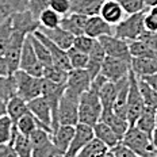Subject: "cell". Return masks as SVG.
Masks as SVG:
<instances>
[{"mask_svg": "<svg viewBox=\"0 0 157 157\" xmlns=\"http://www.w3.org/2000/svg\"><path fill=\"white\" fill-rule=\"evenodd\" d=\"M103 106L99 99V91L91 87L80 96L78 102V123L95 126L100 121Z\"/></svg>", "mask_w": 157, "mask_h": 157, "instance_id": "6da1fadb", "label": "cell"}, {"mask_svg": "<svg viewBox=\"0 0 157 157\" xmlns=\"http://www.w3.org/2000/svg\"><path fill=\"white\" fill-rule=\"evenodd\" d=\"M123 145L130 150H133L136 155L141 157H156L157 149L152 142V137L146 133L141 132L137 126H130L123 136L122 141Z\"/></svg>", "mask_w": 157, "mask_h": 157, "instance_id": "7a4b0ae2", "label": "cell"}, {"mask_svg": "<svg viewBox=\"0 0 157 157\" xmlns=\"http://www.w3.org/2000/svg\"><path fill=\"white\" fill-rule=\"evenodd\" d=\"M145 8L144 11L136 12V14L129 15L126 19L119 22L115 27H114V35L121 39H125L127 42L137 41L141 34L145 31V26H144V18L146 14Z\"/></svg>", "mask_w": 157, "mask_h": 157, "instance_id": "3957f363", "label": "cell"}, {"mask_svg": "<svg viewBox=\"0 0 157 157\" xmlns=\"http://www.w3.org/2000/svg\"><path fill=\"white\" fill-rule=\"evenodd\" d=\"M15 86H16V95L25 100L30 102L35 98L42 95V77H35L26 72L18 69L14 75Z\"/></svg>", "mask_w": 157, "mask_h": 157, "instance_id": "277c9868", "label": "cell"}, {"mask_svg": "<svg viewBox=\"0 0 157 157\" xmlns=\"http://www.w3.org/2000/svg\"><path fill=\"white\" fill-rule=\"evenodd\" d=\"M145 103H144V98L141 95L138 87V76L130 71L129 73V95H127V121H129L130 126L136 123L138 117L145 109Z\"/></svg>", "mask_w": 157, "mask_h": 157, "instance_id": "5b68a950", "label": "cell"}, {"mask_svg": "<svg viewBox=\"0 0 157 157\" xmlns=\"http://www.w3.org/2000/svg\"><path fill=\"white\" fill-rule=\"evenodd\" d=\"M29 34L18 30H12L11 35H10V41L7 45L4 53V60L8 65V71H10V76L15 73L19 69V63H21V56H22V50H23V45L25 41L27 38Z\"/></svg>", "mask_w": 157, "mask_h": 157, "instance_id": "8992f818", "label": "cell"}, {"mask_svg": "<svg viewBox=\"0 0 157 157\" xmlns=\"http://www.w3.org/2000/svg\"><path fill=\"white\" fill-rule=\"evenodd\" d=\"M33 144V156L31 157H57L64 155L56 148L52 141V133L45 129H37L30 136Z\"/></svg>", "mask_w": 157, "mask_h": 157, "instance_id": "52a82bcc", "label": "cell"}, {"mask_svg": "<svg viewBox=\"0 0 157 157\" xmlns=\"http://www.w3.org/2000/svg\"><path fill=\"white\" fill-rule=\"evenodd\" d=\"M130 71H132V61L106 56L100 75H103L111 83H118L129 76Z\"/></svg>", "mask_w": 157, "mask_h": 157, "instance_id": "ba28073f", "label": "cell"}, {"mask_svg": "<svg viewBox=\"0 0 157 157\" xmlns=\"http://www.w3.org/2000/svg\"><path fill=\"white\" fill-rule=\"evenodd\" d=\"M78 102L80 98L73 96L65 91L58 106V123L67 126H76L78 123Z\"/></svg>", "mask_w": 157, "mask_h": 157, "instance_id": "9c48e42d", "label": "cell"}, {"mask_svg": "<svg viewBox=\"0 0 157 157\" xmlns=\"http://www.w3.org/2000/svg\"><path fill=\"white\" fill-rule=\"evenodd\" d=\"M19 69L26 72V73H29V75H31V76L44 77V65L38 60L29 35H27V38H26L25 45H23V50H22V56H21V63H19Z\"/></svg>", "mask_w": 157, "mask_h": 157, "instance_id": "30bf717a", "label": "cell"}, {"mask_svg": "<svg viewBox=\"0 0 157 157\" xmlns=\"http://www.w3.org/2000/svg\"><path fill=\"white\" fill-rule=\"evenodd\" d=\"M98 41L103 46L106 56L132 61V54H130L129 50V42L125 41V39H121L115 37V35H104V37H100Z\"/></svg>", "mask_w": 157, "mask_h": 157, "instance_id": "8fae6325", "label": "cell"}, {"mask_svg": "<svg viewBox=\"0 0 157 157\" xmlns=\"http://www.w3.org/2000/svg\"><path fill=\"white\" fill-rule=\"evenodd\" d=\"M91 84H92V77L90 76L87 69H72L68 73L65 91L73 96L80 98L86 91L91 88Z\"/></svg>", "mask_w": 157, "mask_h": 157, "instance_id": "7c38bea8", "label": "cell"}, {"mask_svg": "<svg viewBox=\"0 0 157 157\" xmlns=\"http://www.w3.org/2000/svg\"><path fill=\"white\" fill-rule=\"evenodd\" d=\"M94 138L95 134L92 126L84 125V123H77L76 127H75L73 140H72L68 152L65 153V157H76L80 153V150Z\"/></svg>", "mask_w": 157, "mask_h": 157, "instance_id": "4fadbf2b", "label": "cell"}, {"mask_svg": "<svg viewBox=\"0 0 157 157\" xmlns=\"http://www.w3.org/2000/svg\"><path fill=\"white\" fill-rule=\"evenodd\" d=\"M34 35L49 49L50 56H52V60H53V64L56 65V67L61 68V69H64L67 72L72 71V67L69 64V58H68V52L67 50H64V49H61L60 46H57V45H56L53 41H50V39H49L41 30H37L34 33Z\"/></svg>", "mask_w": 157, "mask_h": 157, "instance_id": "5bb4252c", "label": "cell"}, {"mask_svg": "<svg viewBox=\"0 0 157 157\" xmlns=\"http://www.w3.org/2000/svg\"><path fill=\"white\" fill-rule=\"evenodd\" d=\"M10 18H11L12 30H18V31L26 33V34H33V33L39 30L38 19H35L29 10L12 14L10 15Z\"/></svg>", "mask_w": 157, "mask_h": 157, "instance_id": "9a60e30c", "label": "cell"}, {"mask_svg": "<svg viewBox=\"0 0 157 157\" xmlns=\"http://www.w3.org/2000/svg\"><path fill=\"white\" fill-rule=\"evenodd\" d=\"M29 106V110H30V113L34 115L37 119L41 123H44V125L49 126L52 129V125H53V117H52V109L50 106H49L48 100L45 99L44 96H38L35 98V99L30 100V102L27 103ZM53 132V130H52Z\"/></svg>", "mask_w": 157, "mask_h": 157, "instance_id": "2e32d148", "label": "cell"}, {"mask_svg": "<svg viewBox=\"0 0 157 157\" xmlns=\"http://www.w3.org/2000/svg\"><path fill=\"white\" fill-rule=\"evenodd\" d=\"M86 35L94 39H99L104 35H114V29L100 15L90 16L86 26Z\"/></svg>", "mask_w": 157, "mask_h": 157, "instance_id": "e0dca14e", "label": "cell"}, {"mask_svg": "<svg viewBox=\"0 0 157 157\" xmlns=\"http://www.w3.org/2000/svg\"><path fill=\"white\" fill-rule=\"evenodd\" d=\"M75 127L76 126L60 125L52 133V141H53V144L56 145V148L60 150L61 153H64V155L68 152L72 140H73Z\"/></svg>", "mask_w": 157, "mask_h": 157, "instance_id": "ac0fdd59", "label": "cell"}, {"mask_svg": "<svg viewBox=\"0 0 157 157\" xmlns=\"http://www.w3.org/2000/svg\"><path fill=\"white\" fill-rule=\"evenodd\" d=\"M123 14H126L123 11V8L121 7V4L115 0H104L102 8H100V16L111 26H117L119 22L123 21Z\"/></svg>", "mask_w": 157, "mask_h": 157, "instance_id": "d6986e66", "label": "cell"}, {"mask_svg": "<svg viewBox=\"0 0 157 157\" xmlns=\"http://www.w3.org/2000/svg\"><path fill=\"white\" fill-rule=\"evenodd\" d=\"M87 21H88V16L71 12V14H68L67 16H63L61 27L65 29L67 31H69L75 37H78V35L86 34Z\"/></svg>", "mask_w": 157, "mask_h": 157, "instance_id": "ffe728a7", "label": "cell"}, {"mask_svg": "<svg viewBox=\"0 0 157 157\" xmlns=\"http://www.w3.org/2000/svg\"><path fill=\"white\" fill-rule=\"evenodd\" d=\"M104 0H69L71 12L86 16H96L100 14Z\"/></svg>", "mask_w": 157, "mask_h": 157, "instance_id": "44dd1931", "label": "cell"}, {"mask_svg": "<svg viewBox=\"0 0 157 157\" xmlns=\"http://www.w3.org/2000/svg\"><path fill=\"white\" fill-rule=\"evenodd\" d=\"M39 30L44 33L50 41H53L57 46H60L64 50H68V49L73 46L75 35H72L69 31H67L61 26L56 29H39Z\"/></svg>", "mask_w": 157, "mask_h": 157, "instance_id": "7402d4cb", "label": "cell"}, {"mask_svg": "<svg viewBox=\"0 0 157 157\" xmlns=\"http://www.w3.org/2000/svg\"><path fill=\"white\" fill-rule=\"evenodd\" d=\"M127 95H129V76L118 81V94L113 111L118 117L127 119Z\"/></svg>", "mask_w": 157, "mask_h": 157, "instance_id": "603a6c76", "label": "cell"}, {"mask_svg": "<svg viewBox=\"0 0 157 157\" xmlns=\"http://www.w3.org/2000/svg\"><path fill=\"white\" fill-rule=\"evenodd\" d=\"M104 58H106V53H104V50H103V46L100 45L99 41H96L94 49L90 52V54H88V64L86 68L87 72L90 73V76L92 77V80L100 73V71H102Z\"/></svg>", "mask_w": 157, "mask_h": 157, "instance_id": "cb8c5ba5", "label": "cell"}, {"mask_svg": "<svg viewBox=\"0 0 157 157\" xmlns=\"http://www.w3.org/2000/svg\"><path fill=\"white\" fill-rule=\"evenodd\" d=\"M100 121L104 122L106 125H109L111 129L114 130V133L119 137L121 141H122V138H123V136H125V133L127 132V129L130 127L129 121L123 119V118H121V117H118L117 114H114L113 110L103 111L102 117H100Z\"/></svg>", "mask_w": 157, "mask_h": 157, "instance_id": "d4e9b609", "label": "cell"}, {"mask_svg": "<svg viewBox=\"0 0 157 157\" xmlns=\"http://www.w3.org/2000/svg\"><path fill=\"white\" fill-rule=\"evenodd\" d=\"M15 127H16V130H18V133L23 134V136H27V137H30L37 129H45V130H48V132L53 133L50 127L44 125V123H41L31 113H29V114H26V115L22 117L21 119L15 123Z\"/></svg>", "mask_w": 157, "mask_h": 157, "instance_id": "484cf974", "label": "cell"}, {"mask_svg": "<svg viewBox=\"0 0 157 157\" xmlns=\"http://www.w3.org/2000/svg\"><path fill=\"white\" fill-rule=\"evenodd\" d=\"M94 134H95V138L100 140L104 145L109 146V149L115 148L118 144H121L119 137L114 133V130L111 129L109 125H106L102 121H99V122L94 126Z\"/></svg>", "mask_w": 157, "mask_h": 157, "instance_id": "4316f807", "label": "cell"}, {"mask_svg": "<svg viewBox=\"0 0 157 157\" xmlns=\"http://www.w3.org/2000/svg\"><path fill=\"white\" fill-rule=\"evenodd\" d=\"M10 144L14 146L18 157H31L33 156V144H31L30 137L18 133L16 127L14 129V134H12V138Z\"/></svg>", "mask_w": 157, "mask_h": 157, "instance_id": "83f0119b", "label": "cell"}, {"mask_svg": "<svg viewBox=\"0 0 157 157\" xmlns=\"http://www.w3.org/2000/svg\"><path fill=\"white\" fill-rule=\"evenodd\" d=\"M6 104H7V115L11 118L14 123L18 122L23 115L30 113L27 102H25L18 95H15V96H12L10 100H7Z\"/></svg>", "mask_w": 157, "mask_h": 157, "instance_id": "f1b7e54d", "label": "cell"}, {"mask_svg": "<svg viewBox=\"0 0 157 157\" xmlns=\"http://www.w3.org/2000/svg\"><path fill=\"white\" fill-rule=\"evenodd\" d=\"M132 71L138 77L157 73V57L156 58H132Z\"/></svg>", "mask_w": 157, "mask_h": 157, "instance_id": "f546056e", "label": "cell"}, {"mask_svg": "<svg viewBox=\"0 0 157 157\" xmlns=\"http://www.w3.org/2000/svg\"><path fill=\"white\" fill-rule=\"evenodd\" d=\"M156 111L157 110H155V109L145 107L144 111L141 113V115L138 117V119L136 121L134 126H137L141 132L146 133L148 136L152 137V134L156 129Z\"/></svg>", "mask_w": 157, "mask_h": 157, "instance_id": "4dcf8cb0", "label": "cell"}, {"mask_svg": "<svg viewBox=\"0 0 157 157\" xmlns=\"http://www.w3.org/2000/svg\"><path fill=\"white\" fill-rule=\"evenodd\" d=\"M117 94H118V83L107 81L102 86V88L99 90V99L102 102L103 111L113 110L114 102L117 99Z\"/></svg>", "mask_w": 157, "mask_h": 157, "instance_id": "1f68e13d", "label": "cell"}, {"mask_svg": "<svg viewBox=\"0 0 157 157\" xmlns=\"http://www.w3.org/2000/svg\"><path fill=\"white\" fill-rule=\"evenodd\" d=\"M109 150H111V149H109V146L104 145L100 140L94 138L80 150L77 157H102L106 155Z\"/></svg>", "mask_w": 157, "mask_h": 157, "instance_id": "d6a6232c", "label": "cell"}, {"mask_svg": "<svg viewBox=\"0 0 157 157\" xmlns=\"http://www.w3.org/2000/svg\"><path fill=\"white\" fill-rule=\"evenodd\" d=\"M129 50L132 54V58H156L157 50H153L142 41L137 39V41L129 42Z\"/></svg>", "mask_w": 157, "mask_h": 157, "instance_id": "836d02e7", "label": "cell"}, {"mask_svg": "<svg viewBox=\"0 0 157 157\" xmlns=\"http://www.w3.org/2000/svg\"><path fill=\"white\" fill-rule=\"evenodd\" d=\"M29 38H30L31 45H33V48H34V50H35V54H37L38 60L41 61V64L44 65V68L49 67V65H53V60H52V56H50L49 49L45 46V45L42 44L37 37H35L34 33H33V34H29Z\"/></svg>", "mask_w": 157, "mask_h": 157, "instance_id": "e575fe53", "label": "cell"}, {"mask_svg": "<svg viewBox=\"0 0 157 157\" xmlns=\"http://www.w3.org/2000/svg\"><path fill=\"white\" fill-rule=\"evenodd\" d=\"M63 16L53 11L52 8H48L39 15L38 22H39V29H56L61 26Z\"/></svg>", "mask_w": 157, "mask_h": 157, "instance_id": "d590c367", "label": "cell"}, {"mask_svg": "<svg viewBox=\"0 0 157 157\" xmlns=\"http://www.w3.org/2000/svg\"><path fill=\"white\" fill-rule=\"evenodd\" d=\"M138 87H140V91H141V95L144 98L145 106L157 110V91L153 90L141 77H138Z\"/></svg>", "mask_w": 157, "mask_h": 157, "instance_id": "8d00e7d4", "label": "cell"}, {"mask_svg": "<svg viewBox=\"0 0 157 157\" xmlns=\"http://www.w3.org/2000/svg\"><path fill=\"white\" fill-rule=\"evenodd\" d=\"M68 73H69V72H67V71L61 69V68L56 67L54 64L44 68V78H46V80L52 81V83L67 84Z\"/></svg>", "mask_w": 157, "mask_h": 157, "instance_id": "74e56055", "label": "cell"}, {"mask_svg": "<svg viewBox=\"0 0 157 157\" xmlns=\"http://www.w3.org/2000/svg\"><path fill=\"white\" fill-rule=\"evenodd\" d=\"M68 58H69V64L72 69H86L88 64V54L83 52L77 50L76 48L72 46L68 49Z\"/></svg>", "mask_w": 157, "mask_h": 157, "instance_id": "f35d334b", "label": "cell"}, {"mask_svg": "<svg viewBox=\"0 0 157 157\" xmlns=\"http://www.w3.org/2000/svg\"><path fill=\"white\" fill-rule=\"evenodd\" d=\"M16 95V86L14 76H0V98L4 102Z\"/></svg>", "mask_w": 157, "mask_h": 157, "instance_id": "ab89813d", "label": "cell"}, {"mask_svg": "<svg viewBox=\"0 0 157 157\" xmlns=\"http://www.w3.org/2000/svg\"><path fill=\"white\" fill-rule=\"evenodd\" d=\"M15 129V123L8 115L0 118V144H10Z\"/></svg>", "mask_w": 157, "mask_h": 157, "instance_id": "60d3db41", "label": "cell"}, {"mask_svg": "<svg viewBox=\"0 0 157 157\" xmlns=\"http://www.w3.org/2000/svg\"><path fill=\"white\" fill-rule=\"evenodd\" d=\"M12 33V26H11V18H3L0 22V56H4L6 49H7L10 35Z\"/></svg>", "mask_w": 157, "mask_h": 157, "instance_id": "b9f144b4", "label": "cell"}, {"mask_svg": "<svg viewBox=\"0 0 157 157\" xmlns=\"http://www.w3.org/2000/svg\"><path fill=\"white\" fill-rule=\"evenodd\" d=\"M29 3H30V0H7L4 8L0 14L3 15V18H7V16L16 14V12L26 11L29 7Z\"/></svg>", "mask_w": 157, "mask_h": 157, "instance_id": "7bdbcfd3", "label": "cell"}, {"mask_svg": "<svg viewBox=\"0 0 157 157\" xmlns=\"http://www.w3.org/2000/svg\"><path fill=\"white\" fill-rule=\"evenodd\" d=\"M115 2L119 3L121 7L123 8V11L129 15L144 11L145 8H148L145 0H115Z\"/></svg>", "mask_w": 157, "mask_h": 157, "instance_id": "ee69618b", "label": "cell"}, {"mask_svg": "<svg viewBox=\"0 0 157 157\" xmlns=\"http://www.w3.org/2000/svg\"><path fill=\"white\" fill-rule=\"evenodd\" d=\"M98 39H94L88 35H78V37H75V41H73V48H76L77 50L83 52V53H87L90 54V52L94 49L95 44H96Z\"/></svg>", "mask_w": 157, "mask_h": 157, "instance_id": "f6af8a7d", "label": "cell"}, {"mask_svg": "<svg viewBox=\"0 0 157 157\" xmlns=\"http://www.w3.org/2000/svg\"><path fill=\"white\" fill-rule=\"evenodd\" d=\"M144 26H145V30L148 31H157V6L146 10Z\"/></svg>", "mask_w": 157, "mask_h": 157, "instance_id": "bcb514c9", "label": "cell"}, {"mask_svg": "<svg viewBox=\"0 0 157 157\" xmlns=\"http://www.w3.org/2000/svg\"><path fill=\"white\" fill-rule=\"evenodd\" d=\"M49 4H50V0H30L27 10L31 12V15L34 16L35 19H38L39 15H41L45 10L49 8Z\"/></svg>", "mask_w": 157, "mask_h": 157, "instance_id": "7dc6e473", "label": "cell"}, {"mask_svg": "<svg viewBox=\"0 0 157 157\" xmlns=\"http://www.w3.org/2000/svg\"><path fill=\"white\" fill-rule=\"evenodd\" d=\"M49 8H52L53 11H56L57 14H60L61 16H67L68 14H71L69 0H50Z\"/></svg>", "mask_w": 157, "mask_h": 157, "instance_id": "c3c4849f", "label": "cell"}, {"mask_svg": "<svg viewBox=\"0 0 157 157\" xmlns=\"http://www.w3.org/2000/svg\"><path fill=\"white\" fill-rule=\"evenodd\" d=\"M138 39H140V41H142L144 44H146L149 48H152L153 50H157V31H148V30H145Z\"/></svg>", "mask_w": 157, "mask_h": 157, "instance_id": "681fc988", "label": "cell"}, {"mask_svg": "<svg viewBox=\"0 0 157 157\" xmlns=\"http://www.w3.org/2000/svg\"><path fill=\"white\" fill-rule=\"evenodd\" d=\"M111 152L114 153V156L115 157H141V156L136 155V153H134L133 150H130L129 148H126L122 142L118 144L115 148L111 149Z\"/></svg>", "mask_w": 157, "mask_h": 157, "instance_id": "f907efd6", "label": "cell"}, {"mask_svg": "<svg viewBox=\"0 0 157 157\" xmlns=\"http://www.w3.org/2000/svg\"><path fill=\"white\" fill-rule=\"evenodd\" d=\"M0 157H18L11 144H0Z\"/></svg>", "mask_w": 157, "mask_h": 157, "instance_id": "816d5d0a", "label": "cell"}, {"mask_svg": "<svg viewBox=\"0 0 157 157\" xmlns=\"http://www.w3.org/2000/svg\"><path fill=\"white\" fill-rule=\"evenodd\" d=\"M141 78H142L144 81H146V83H148L149 86L153 88V90L157 91V73L149 75V76H144V77H141Z\"/></svg>", "mask_w": 157, "mask_h": 157, "instance_id": "f5cc1de1", "label": "cell"}, {"mask_svg": "<svg viewBox=\"0 0 157 157\" xmlns=\"http://www.w3.org/2000/svg\"><path fill=\"white\" fill-rule=\"evenodd\" d=\"M0 76H10V71H8V65L6 63L4 57L0 56Z\"/></svg>", "mask_w": 157, "mask_h": 157, "instance_id": "db71d44e", "label": "cell"}, {"mask_svg": "<svg viewBox=\"0 0 157 157\" xmlns=\"http://www.w3.org/2000/svg\"><path fill=\"white\" fill-rule=\"evenodd\" d=\"M3 115H7V104H6L4 100L0 98V118Z\"/></svg>", "mask_w": 157, "mask_h": 157, "instance_id": "11a10c76", "label": "cell"}, {"mask_svg": "<svg viewBox=\"0 0 157 157\" xmlns=\"http://www.w3.org/2000/svg\"><path fill=\"white\" fill-rule=\"evenodd\" d=\"M152 142H153V145H155V148L157 149V127L155 129V132H153V134H152Z\"/></svg>", "mask_w": 157, "mask_h": 157, "instance_id": "9f6ffc18", "label": "cell"}, {"mask_svg": "<svg viewBox=\"0 0 157 157\" xmlns=\"http://www.w3.org/2000/svg\"><path fill=\"white\" fill-rule=\"evenodd\" d=\"M145 3H146V7L148 8L153 7V6H157V0H145Z\"/></svg>", "mask_w": 157, "mask_h": 157, "instance_id": "6f0895ef", "label": "cell"}, {"mask_svg": "<svg viewBox=\"0 0 157 157\" xmlns=\"http://www.w3.org/2000/svg\"><path fill=\"white\" fill-rule=\"evenodd\" d=\"M6 3H7V0H0V12L3 11V8H4Z\"/></svg>", "mask_w": 157, "mask_h": 157, "instance_id": "680465c9", "label": "cell"}, {"mask_svg": "<svg viewBox=\"0 0 157 157\" xmlns=\"http://www.w3.org/2000/svg\"><path fill=\"white\" fill-rule=\"evenodd\" d=\"M102 157H115V156H114V153L111 152V150H109V152H107L104 156H102Z\"/></svg>", "mask_w": 157, "mask_h": 157, "instance_id": "91938a15", "label": "cell"}, {"mask_svg": "<svg viewBox=\"0 0 157 157\" xmlns=\"http://www.w3.org/2000/svg\"><path fill=\"white\" fill-rule=\"evenodd\" d=\"M156 127H157V111H156Z\"/></svg>", "mask_w": 157, "mask_h": 157, "instance_id": "94428289", "label": "cell"}, {"mask_svg": "<svg viewBox=\"0 0 157 157\" xmlns=\"http://www.w3.org/2000/svg\"><path fill=\"white\" fill-rule=\"evenodd\" d=\"M156 157H157V156H156Z\"/></svg>", "mask_w": 157, "mask_h": 157, "instance_id": "6125c7cd", "label": "cell"}, {"mask_svg": "<svg viewBox=\"0 0 157 157\" xmlns=\"http://www.w3.org/2000/svg\"><path fill=\"white\" fill-rule=\"evenodd\" d=\"M76 157H77V156H76Z\"/></svg>", "mask_w": 157, "mask_h": 157, "instance_id": "be15d7a7", "label": "cell"}]
</instances>
